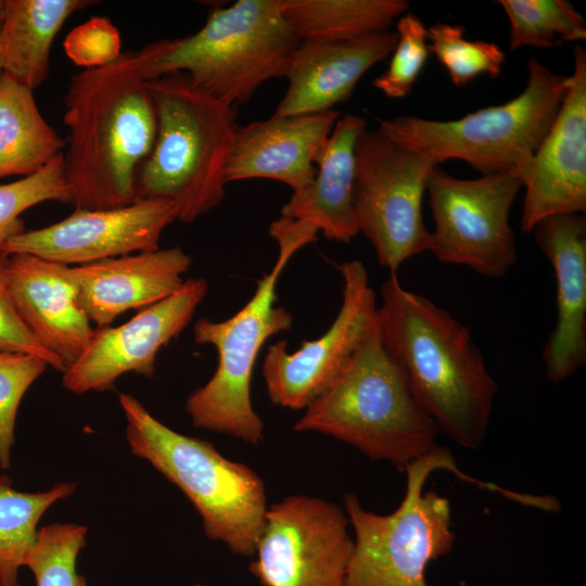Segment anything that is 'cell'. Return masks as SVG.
<instances>
[{"instance_id": "6da1fadb", "label": "cell", "mask_w": 586, "mask_h": 586, "mask_svg": "<svg viewBox=\"0 0 586 586\" xmlns=\"http://www.w3.org/2000/svg\"><path fill=\"white\" fill-rule=\"evenodd\" d=\"M380 292V337L417 402L457 445L479 448L498 386L470 329L429 298L406 290L396 273H390Z\"/></svg>"}, {"instance_id": "7a4b0ae2", "label": "cell", "mask_w": 586, "mask_h": 586, "mask_svg": "<svg viewBox=\"0 0 586 586\" xmlns=\"http://www.w3.org/2000/svg\"><path fill=\"white\" fill-rule=\"evenodd\" d=\"M64 104L69 130L64 173L75 209L138 201L137 177L153 148L157 120L136 51L73 75Z\"/></svg>"}, {"instance_id": "3957f363", "label": "cell", "mask_w": 586, "mask_h": 586, "mask_svg": "<svg viewBox=\"0 0 586 586\" xmlns=\"http://www.w3.org/2000/svg\"><path fill=\"white\" fill-rule=\"evenodd\" d=\"M304 410L295 431L331 435L400 471L432 451L441 432L384 347L378 323Z\"/></svg>"}, {"instance_id": "277c9868", "label": "cell", "mask_w": 586, "mask_h": 586, "mask_svg": "<svg viewBox=\"0 0 586 586\" xmlns=\"http://www.w3.org/2000/svg\"><path fill=\"white\" fill-rule=\"evenodd\" d=\"M300 42L281 0H238L211 11L194 34L151 42L136 58L148 80L183 73L202 91L235 106L265 81L283 77Z\"/></svg>"}, {"instance_id": "5b68a950", "label": "cell", "mask_w": 586, "mask_h": 586, "mask_svg": "<svg viewBox=\"0 0 586 586\" xmlns=\"http://www.w3.org/2000/svg\"><path fill=\"white\" fill-rule=\"evenodd\" d=\"M157 120L153 148L137 177L139 199L174 202L192 222L220 204L238 128L233 105L195 87L183 73L148 80Z\"/></svg>"}, {"instance_id": "8992f818", "label": "cell", "mask_w": 586, "mask_h": 586, "mask_svg": "<svg viewBox=\"0 0 586 586\" xmlns=\"http://www.w3.org/2000/svg\"><path fill=\"white\" fill-rule=\"evenodd\" d=\"M119 404L132 454L184 494L209 539L225 543L234 555L254 556L268 509L259 475L207 441L168 428L136 397L120 394Z\"/></svg>"}, {"instance_id": "52a82bcc", "label": "cell", "mask_w": 586, "mask_h": 586, "mask_svg": "<svg viewBox=\"0 0 586 586\" xmlns=\"http://www.w3.org/2000/svg\"><path fill=\"white\" fill-rule=\"evenodd\" d=\"M523 91L454 120L416 116L379 118L378 129L437 165L460 160L483 175L526 169L568 91L570 76L553 73L536 58L527 60Z\"/></svg>"}, {"instance_id": "ba28073f", "label": "cell", "mask_w": 586, "mask_h": 586, "mask_svg": "<svg viewBox=\"0 0 586 586\" xmlns=\"http://www.w3.org/2000/svg\"><path fill=\"white\" fill-rule=\"evenodd\" d=\"M443 469L469 480L449 449L437 445L405 469L406 493L390 514L368 511L356 495H344L355 533L344 586H429V563L448 555L455 543L449 500L435 491L423 493L428 477Z\"/></svg>"}, {"instance_id": "9c48e42d", "label": "cell", "mask_w": 586, "mask_h": 586, "mask_svg": "<svg viewBox=\"0 0 586 586\" xmlns=\"http://www.w3.org/2000/svg\"><path fill=\"white\" fill-rule=\"evenodd\" d=\"M279 255L268 273L257 281L249 302L222 321L199 319L194 341L216 348L217 368L208 382L187 398L186 410L194 426L229 434L256 445L264 423L253 408L251 382L258 354L269 337L292 327L293 317L277 302V284L290 258L306 240L290 231L271 235Z\"/></svg>"}, {"instance_id": "30bf717a", "label": "cell", "mask_w": 586, "mask_h": 586, "mask_svg": "<svg viewBox=\"0 0 586 586\" xmlns=\"http://www.w3.org/2000/svg\"><path fill=\"white\" fill-rule=\"evenodd\" d=\"M435 166L431 157L400 145L378 128L366 129L357 141L353 204L359 232L391 273L429 251L430 231L421 206Z\"/></svg>"}, {"instance_id": "8fae6325", "label": "cell", "mask_w": 586, "mask_h": 586, "mask_svg": "<svg viewBox=\"0 0 586 586\" xmlns=\"http://www.w3.org/2000/svg\"><path fill=\"white\" fill-rule=\"evenodd\" d=\"M522 187L515 170L459 179L435 166L426 182L434 221L429 251L441 263L504 277L517 262L509 212Z\"/></svg>"}, {"instance_id": "7c38bea8", "label": "cell", "mask_w": 586, "mask_h": 586, "mask_svg": "<svg viewBox=\"0 0 586 586\" xmlns=\"http://www.w3.org/2000/svg\"><path fill=\"white\" fill-rule=\"evenodd\" d=\"M345 511L291 495L268 507L249 571L263 586H344L354 548Z\"/></svg>"}, {"instance_id": "4fadbf2b", "label": "cell", "mask_w": 586, "mask_h": 586, "mask_svg": "<svg viewBox=\"0 0 586 586\" xmlns=\"http://www.w3.org/2000/svg\"><path fill=\"white\" fill-rule=\"evenodd\" d=\"M342 304L329 329L294 352L285 340L268 346L262 373L270 400L292 410L305 409L337 377L377 323V296L360 260L340 266Z\"/></svg>"}, {"instance_id": "5bb4252c", "label": "cell", "mask_w": 586, "mask_h": 586, "mask_svg": "<svg viewBox=\"0 0 586 586\" xmlns=\"http://www.w3.org/2000/svg\"><path fill=\"white\" fill-rule=\"evenodd\" d=\"M176 219L174 202L160 198L115 208L75 209L55 224L10 238L0 251L79 266L158 250L163 231Z\"/></svg>"}, {"instance_id": "9a60e30c", "label": "cell", "mask_w": 586, "mask_h": 586, "mask_svg": "<svg viewBox=\"0 0 586 586\" xmlns=\"http://www.w3.org/2000/svg\"><path fill=\"white\" fill-rule=\"evenodd\" d=\"M207 290L203 278L184 280L175 293L142 308L127 322L95 328L88 346L63 372V386L84 394L112 390L128 372L152 378L158 351L186 329Z\"/></svg>"}, {"instance_id": "2e32d148", "label": "cell", "mask_w": 586, "mask_h": 586, "mask_svg": "<svg viewBox=\"0 0 586 586\" xmlns=\"http://www.w3.org/2000/svg\"><path fill=\"white\" fill-rule=\"evenodd\" d=\"M573 73L556 118L521 175L525 196L520 228L586 212V50L573 49Z\"/></svg>"}, {"instance_id": "e0dca14e", "label": "cell", "mask_w": 586, "mask_h": 586, "mask_svg": "<svg viewBox=\"0 0 586 586\" xmlns=\"http://www.w3.org/2000/svg\"><path fill=\"white\" fill-rule=\"evenodd\" d=\"M7 281L28 332L66 370L94 332L80 303L74 267L27 254L8 255Z\"/></svg>"}, {"instance_id": "ac0fdd59", "label": "cell", "mask_w": 586, "mask_h": 586, "mask_svg": "<svg viewBox=\"0 0 586 586\" xmlns=\"http://www.w3.org/2000/svg\"><path fill=\"white\" fill-rule=\"evenodd\" d=\"M340 112L275 116L238 126L225 168L226 183L271 179L293 192L308 186Z\"/></svg>"}, {"instance_id": "d6986e66", "label": "cell", "mask_w": 586, "mask_h": 586, "mask_svg": "<svg viewBox=\"0 0 586 586\" xmlns=\"http://www.w3.org/2000/svg\"><path fill=\"white\" fill-rule=\"evenodd\" d=\"M533 232L556 279V323L543 359L547 379L558 383L586 362V218L575 213L553 215Z\"/></svg>"}, {"instance_id": "ffe728a7", "label": "cell", "mask_w": 586, "mask_h": 586, "mask_svg": "<svg viewBox=\"0 0 586 586\" xmlns=\"http://www.w3.org/2000/svg\"><path fill=\"white\" fill-rule=\"evenodd\" d=\"M397 42L390 29L345 40L301 41L283 77L288 89L275 116H294L334 110L347 101L359 79L388 56Z\"/></svg>"}, {"instance_id": "44dd1931", "label": "cell", "mask_w": 586, "mask_h": 586, "mask_svg": "<svg viewBox=\"0 0 586 586\" xmlns=\"http://www.w3.org/2000/svg\"><path fill=\"white\" fill-rule=\"evenodd\" d=\"M192 264L180 247L158 249L73 266L80 303L97 328L130 309L149 307L175 293Z\"/></svg>"}, {"instance_id": "7402d4cb", "label": "cell", "mask_w": 586, "mask_h": 586, "mask_svg": "<svg viewBox=\"0 0 586 586\" xmlns=\"http://www.w3.org/2000/svg\"><path fill=\"white\" fill-rule=\"evenodd\" d=\"M366 129L367 122L359 115L339 117L317 162L315 178L304 189L292 193L281 207V217L342 243L359 233L353 193L356 144Z\"/></svg>"}, {"instance_id": "603a6c76", "label": "cell", "mask_w": 586, "mask_h": 586, "mask_svg": "<svg viewBox=\"0 0 586 586\" xmlns=\"http://www.w3.org/2000/svg\"><path fill=\"white\" fill-rule=\"evenodd\" d=\"M98 1L4 0L0 13V69L34 90L48 77L54 37L75 12Z\"/></svg>"}, {"instance_id": "cb8c5ba5", "label": "cell", "mask_w": 586, "mask_h": 586, "mask_svg": "<svg viewBox=\"0 0 586 586\" xmlns=\"http://www.w3.org/2000/svg\"><path fill=\"white\" fill-rule=\"evenodd\" d=\"M65 142L41 115L33 90L0 78V178L27 177L64 152Z\"/></svg>"}, {"instance_id": "d4e9b609", "label": "cell", "mask_w": 586, "mask_h": 586, "mask_svg": "<svg viewBox=\"0 0 586 586\" xmlns=\"http://www.w3.org/2000/svg\"><path fill=\"white\" fill-rule=\"evenodd\" d=\"M408 9L406 0H281L282 14L301 41L384 31Z\"/></svg>"}, {"instance_id": "484cf974", "label": "cell", "mask_w": 586, "mask_h": 586, "mask_svg": "<svg viewBox=\"0 0 586 586\" xmlns=\"http://www.w3.org/2000/svg\"><path fill=\"white\" fill-rule=\"evenodd\" d=\"M75 489V483L63 482L46 492H21L0 475V586H20L18 571L35 544L40 518Z\"/></svg>"}, {"instance_id": "4316f807", "label": "cell", "mask_w": 586, "mask_h": 586, "mask_svg": "<svg viewBox=\"0 0 586 586\" xmlns=\"http://www.w3.org/2000/svg\"><path fill=\"white\" fill-rule=\"evenodd\" d=\"M510 24L509 50L586 39L583 15L566 0H499Z\"/></svg>"}, {"instance_id": "83f0119b", "label": "cell", "mask_w": 586, "mask_h": 586, "mask_svg": "<svg viewBox=\"0 0 586 586\" xmlns=\"http://www.w3.org/2000/svg\"><path fill=\"white\" fill-rule=\"evenodd\" d=\"M428 46L456 87H462L481 75L496 78L505 62V52L497 43L464 38L462 25L442 22L431 25Z\"/></svg>"}, {"instance_id": "f1b7e54d", "label": "cell", "mask_w": 586, "mask_h": 586, "mask_svg": "<svg viewBox=\"0 0 586 586\" xmlns=\"http://www.w3.org/2000/svg\"><path fill=\"white\" fill-rule=\"evenodd\" d=\"M87 527L75 523H52L37 531L25 561L36 586H87L77 572V558L86 545Z\"/></svg>"}, {"instance_id": "f546056e", "label": "cell", "mask_w": 586, "mask_h": 586, "mask_svg": "<svg viewBox=\"0 0 586 586\" xmlns=\"http://www.w3.org/2000/svg\"><path fill=\"white\" fill-rule=\"evenodd\" d=\"M46 201L71 203L63 154L30 176L0 184V247L24 231L20 215Z\"/></svg>"}, {"instance_id": "4dcf8cb0", "label": "cell", "mask_w": 586, "mask_h": 586, "mask_svg": "<svg viewBox=\"0 0 586 586\" xmlns=\"http://www.w3.org/2000/svg\"><path fill=\"white\" fill-rule=\"evenodd\" d=\"M397 42L388 67L372 86L390 99L408 95L429 56L428 28L412 12L403 14L396 24Z\"/></svg>"}, {"instance_id": "1f68e13d", "label": "cell", "mask_w": 586, "mask_h": 586, "mask_svg": "<svg viewBox=\"0 0 586 586\" xmlns=\"http://www.w3.org/2000/svg\"><path fill=\"white\" fill-rule=\"evenodd\" d=\"M48 362L33 354L0 353V468L11 466L15 419L29 386L46 371Z\"/></svg>"}, {"instance_id": "d6a6232c", "label": "cell", "mask_w": 586, "mask_h": 586, "mask_svg": "<svg viewBox=\"0 0 586 586\" xmlns=\"http://www.w3.org/2000/svg\"><path fill=\"white\" fill-rule=\"evenodd\" d=\"M63 48L67 58L85 69L107 65L123 53L118 29L103 16H92L73 28Z\"/></svg>"}, {"instance_id": "836d02e7", "label": "cell", "mask_w": 586, "mask_h": 586, "mask_svg": "<svg viewBox=\"0 0 586 586\" xmlns=\"http://www.w3.org/2000/svg\"><path fill=\"white\" fill-rule=\"evenodd\" d=\"M7 263L8 255L0 251V353L37 355L53 369L64 372L65 366L35 341L21 320L8 288Z\"/></svg>"}, {"instance_id": "e575fe53", "label": "cell", "mask_w": 586, "mask_h": 586, "mask_svg": "<svg viewBox=\"0 0 586 586\" xmlns=\"http://www.w3.org/2000/svg\"><path fill=\"white\" fill-rule=\"evenodd\" d=\"M1 7H2V2H1V4H0V13H1ZM1 76H2V72H1V69H0V78H1Z\"/></svg>"}, {"instance_id": "d590c367", "label": "cell", "mask_w": 586, "mask_h": 586, "mask_svg": "<svg viewBox=\"0 0 586 586\" xmlns=\"http://www.w3.org/2000/svg\"><path fill=\"white\" fill-rule=\"evenodd\" d=\"M192 586H207V585H204V584H194Z\"/></svg>"}, {"instance_id": "8d00e7d4", "label": "cell", "mask_w": 586, "mask_h": 586, "mask_svg": "<svg viewBox=\"0 0 586 586\" xmlns=\"http://www.w3.org/2000/svg\"><path fill=\"white\" fill-rule=\"evenodd\" d=\"M2 1H0V4H1Z\"/></svg>"}]
</instances>
